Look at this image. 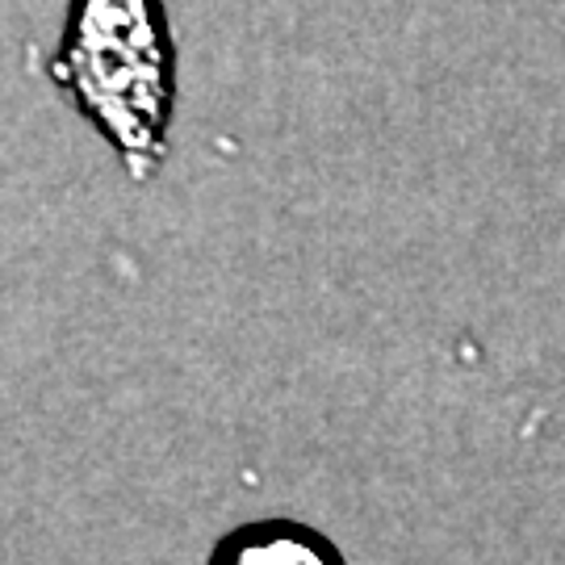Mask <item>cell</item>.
I'll list each match as a JSON object with an SVG mask.
<instances>
[{"mask_svg":"<svg viewBox=\"0 0 565 565\" xmlns=\"http://www.w3.org/2000/svg\"><path fill=\"white\" fill-rule=\"evenodd\" d=\"M51 76L121 168L151 181L168 156L177 55L160 0H72Z\"/></svg>","mask_w":565,"mask_h":565,"instance_id":"obj_1","label":"cell"},{"mask_svg":"<svg viewBox=\"0 0 565 565\" xmlns=\"http://www.w3.org/2000/svg\"><path fill=\"white\" fill-rule=\"evenodd\" d=\"M205 565H348V557L319 527L273 515L223 532Z\"/></svg>","mask_w":565,"mask_h":565,"instance_id":"obj_2","label":"cell"}]
</instances>
